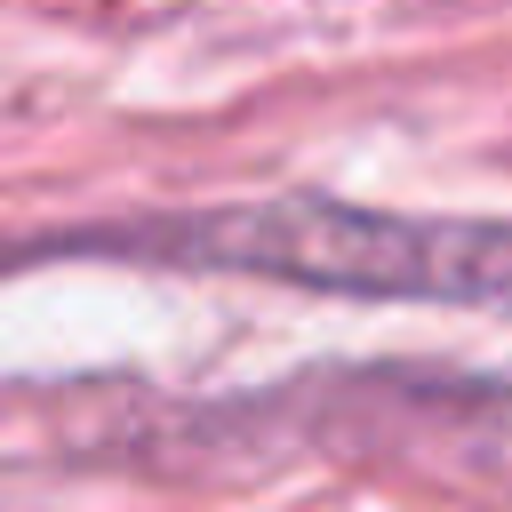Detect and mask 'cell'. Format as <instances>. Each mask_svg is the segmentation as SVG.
<instances>
[{"mask_svg": "<svg viewBox=\"0 0 512 512\" xmlns=\"http://www.w3.org/2000/svg\"><path fill=\"white\" fill-rule=\"evenodd\" d=\"M200 264H248L280 280L320 288H392V296H488L512 288V240L504 232H448V224H400L336 200H280L208 216L184 232Z\"/></svg>", "mask_w": 512, "mask_h": 512, "instance_id": "1", "label": "cell"}]
</instances>
